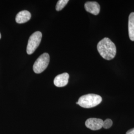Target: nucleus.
I'll return each instance as SVG.
<instances>
[{
	"label": "nucleus",
	"instance_id": "obj_8",
	"mask_svg": "<svg viewBox=\"0 0 134 134\" xmlns=\"http://www.w3.org/2000/svg\"><path fill=\"white\" fill-rule=\"evenodd\" d=\"M31 19V14L30 12L24 10L19 12L15 17V21L18 24H24L27 22Z\"/></svg>",
	"mask_w": 134,
	"mask_h": 134
},
{
	"label": "nucleus",
	"instance_id": "obj_4",
	"mask_svg": "<svg viewBox=\"0 0 134 134\" xmlns=\"http://www.w3.org/2000/svg\"><path fill=\"white\" fill-rule=\"evenodd\" d=\"M42 35L41 32L36 31L30 37L28 41L26 52L29 55H31L38 47L42 39Z\"/></svg>",
	"mask_w": 134,
	"mask_h": 134
},
{
	"label": "nucleus",
	"instance_id": "obj_10",
	"mask_svg": "<svg viewBox=\"0 0 134 134\" xmlns=\"http://www.w3.org/2000/svg\"><path fill=\"white\" fill-rule=\"evenodd\" d=\"M69 2L68 0H59L58 1L56 5V10L57 11H60L66 6L67 3Z\"/></svg>",
	"mask_w": 134,
	"mask_h": 134
},
{
	"label": "nucleus",
	"instance_id": "obj_13",
	"mask_svg": "<svg viewBox=\"0 0 134 134\" xmlns=\"http://www.w3.org/2000/svg\"><path fill=\"white\" fill-rule=\"evenodd\" d=\"M1 38V33H0V39Z\"/></svg>",
	"mask_w": 134,
	"mask_h": 134
},
{
	"label": "nucleus",
	"instance_id": "obj_6",
	"mask_svg": "<svg viewBox=\"0 0 134 134\" xmlns=\"http://www.w3.org/2000/svg\"><path fill=\"white\" fill-rule=\"evenodd\" d=\"M69 75L67 72H64L58 75L55 77L54 80V83L57 87H63L66 86L68 83Z\"/></svg>",
	"mask_w": 134,
	"mask_h": 134
},
{
	"label": "nucleus",
	"instance_id": "obj_12",
	"mask_svg": "<svg viewBox=\"0 0 134 134\" xmlns=\"http://www.w3.org/2000/svg\"><path fill=\"white\" fill-rule=\"evenodd\" d=\"M126 134H134V128L128 130Z\"/></svg>",
	"mask_w": 134,
	"mask_h": 134
},
{
	"label": "nucleus",
	"instance_id": "obj_5",
	"mask_svg": "<svg viewBox=\"0 0 134 134\" xmlns=\"http://www.w3.org/2000/svg\"><path fill=\"white\" fill-rule=\"evenodd\" d=\"M103 121L98 118H91L86 120L85 124L86 127L91 130L100 129L103 126Z\"/></svg>",
	"mask_w": 134,
	"mask_h": 134
},
{
	"label": "nucleus",
	"instance_id": "obj_7",
	"mask_svg": "<svg viewBox=\"0 0 134 134\" xmlns=\"http://www.w3.org/2000/svg\"><path fill=\"white\" fill-rule=\"evenodd\" d=\"M85 9L87 12L94 15L99 14L100 7L99 4L96 2H87L85 4Z\"/></svg>",
	"mask_w": 134,
	"mask_h": 134
},
{
	"label": "nucleus",
	"instance_id": "obj_2",
	"mask_svg": "<svg viewBox=\"0 0 134 134\" xmlns=\"http://www.w3.org/2000/svg\"><path fill=\"white\" fill-rule=\"evenodd\" d=\"M100 96L96 94H87L81 96L77 101L78 104L85 108H91L99 104L102 101Z\"/></svg>",
	"mask_w": 134,
	"mask_h": 134
},
{
	"label": "nucleus",
	"instance_id": "obj_3",
	"mask_svg": "<svg viewBox=\"0 0 134 134\" xmlns=\"http://www.w3.org/2000/svg\"><path fill=\"white\" fill-rule=\"evenodd\" d=\"M50 56L48 53H44L39 57L34 64L33 70L36 74H40L48 67Z\"/></svg>",
	"mask_w": 134,
	"mask_h": 134
},
{
	"label": "nucleus",
	"instance_id": "obj_9",
	"mask_svg": "<svg viewBox=\"0 0 134 134\" xmlns=\"http://www.w3.org/2000/svg\"><path fill=\"white\" fill-rule=\"evenodd\" d=\"M128 31L130 40L134 41V13H131L129 16Z\"/></svg>",
	"mask_w": 134,
	"mask_h": 134
},
{
	"label": "nucleus",
	"instance_id": "obj_11",
	"mask_svg": "<svg viewBox=\"0 0 134 134\" xmlns=\"http://www.w3.org/2000/svg\"><path fill=\"white\" fill-rule=\"evenodd\" d=\"M112 124H113L112 121L110 119H107L103 121L102 127H103L104 129H107L110 128V127L112 126Z\"/></svg>",
	"mask_w": 134,
	"mask_h": 134
},
{
	"label": "nucleus",
	"instance_id": "obj_1",
	"mask_svg": "<svg viewBox=\"0 0 134 134\" xmlns=\"http://www.w3.org/2000/svg\"><path fill=\"white\" fill-rule=\"evenodd\" d=\"M97 48L101 56L104 59L110 60L115 57L116 47L110 39L105 37L102 39L98 43Z\"/></svg>",
	"mask_w": 134,
	"mask_h": 134
}]
</instances>
